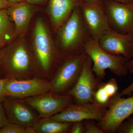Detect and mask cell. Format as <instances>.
Returning a JSON list of instances; mask_svg holds the SVG:
<instances>
[{
    "label": "cell",
    "mask_w": 133,
    "mask_h": 133,
    "mask_svg": "<svg viewBox=\"0 0 133 133\" xmlns=\"http://www.w3.org/2000/svg\"><path fill=\"white\" fill-rule=\"evenodd\" d=\"M87 55L63 57L51 79V92L66 95L78 79Z\"/></svg>",
    "instance_id": "5"
},
{
    "label": "cell",
    "mask_w": 133,
    "mask_h": 133,
    "mask_svg": "<svg viewBox=\"0 0 133 133\" xmlns=\"http://www.w3.org/2000/svg\"><path fill=\"white\" fill-rule=\"evenodd\" d=\"M41 118H50L59 113L74 101L70 95H59L51 92L23 99Z\"/></svg>",
    "instance_id": "9"
},
{
    "label": "cell",
    "mask_w": 133,
    "mask_h": 133,
    "mask_svg": "<svg viewBox=\"0 0 133 133\" xmlns=\"http://www.w3.org/2000/svg\"><path fill=\"white\" fill-rule=\"evenodd\" d=\"M101 81L94 74L92 61L87 55L77 81L67 94L71 96L77 104L93 103L94 95Z\"/></svg>",
    "instance_id": "7"
},
{
    "label": "cell",
    "mask_w": 133,
    "mask_h": 133,
    "mask_svg": "<svg viewBox=\"0 0 133 133\" xmlns=\"http://www.w3.org/2000/svg\"><path fill=\"white\" fill-rule=\"evenodd\" d=\"M33 57L36 76L50 81L63 57L52 42L47 26L37 19L33 36Z\"/></svg>",
    "instance_id": "1"
},
{
    "label": "cell",
    "mask_w": 133,
    "mask_h": 133,
    "mask_svg": "<svg viewBox=\"0 0 133 133\" xmlns=\"http://www.w3.org/2000/svg\"><path fill=\"white\" fill-rule=\"evenodd\" d=\"M69 133H85L84 121L73 122Z\"/></svg>",
    "instance_id": "24"
},
{
    "label": "cell",
    "mask_w": 133,
    "mask_h": 133,
    "mask_svg": "<svg viewBox=\"0 0 133 133\" xmlns=\"http://www.w3.org/2000/svg\"><path fill=\"white\" fill-rule=\"evenodd\" d=\"M7 12L10 18L14 23L15 35H23L33 16L32 6L22 3L13 4L10 6Z\"/></svg>",
    "instance_id": "16"
},
{
    "label": "cell",
    "mask_w": 133,
    "mask_h": 133,
    "mask_svg": "<svg viewBox=\"0 0 133 133\" xmlns=\"http://www.w3.org/2000/svg\"><path fill=\"white\" fill-rule=\"evenodd\" d=\"M101 48L115 56L130 60L133 57V35L118 33L111 29L102 34L98 41Z\"/></svg>",
    "instance_id": "14"
},
{
    "label": "cell",
    "mask_w": 133,
    "mask_h": 133,
    "mask_svg": "<svg viewBox=\"0 0 133 133\" xmlns=\"http://www.w3.org/2000/svg\"><path fill=\"white\" fill-rule=\"evenodd\" d=\"M0 70H1V69H0Z\"/></svg>",
    "instance_id": "36"
},
{
    "label": "cell",
    "mask_w": 133,
    "mask_h": 133,
    "mask_svg": "<svg viewBox=\"0 0 133 133\" xmlns=\"http://www.w3.org/2000/svg\"><path fill=\"white\" fill-rule=\"evenodd\" d=\"M84 1H98V0H84Z\"/></svg>",
    "instance_id": "34"
},
{
    "label": "cell",
    "mask_w": 133,
    "mask_h": 133,
    "mask_svg": "<svg viewBox=\"0 0 133 133\" xmlns=\"http://www.w3.org/2000/svg\"><path fill=\"white\" fill-rule=\"evenodd\" d=\"M84 122L85 133H104L97 124H95L91 120H85Z\"/></svg>",
    "instance_id": "23"
},
{
    "label": "cell",
    "mask_w": 133,
    "mask_h": 133,
    "mask_svg": "<svg viewBox=\"0 0 133 133\" xmlns=\"http://www.w3.org/2000/svg\"><path fill=\"white\" fill-rule=\"evenodd\" d=\"M26 127L9 122L0 128V133H25Z\"/></svg>",
    "instance_id": "20"
},
{
    "label": "cell",
    "mask_w": 133,
    "mask_h": 133,
    "mask_svg": "<svg viewBox=\"0 0 133 133\" xmlns=\"http://www.w3.org/2000/svg\"><path fill=\"white\" fill-rule=\"evenodd\" d=\"M127 66L129 72L133 74V57L132 59L128 60L127 63Z\"/></svg>",
    "instance_id": "29"
},
{
    "label": "cell",
    "mask_w": 133,
    "mask_h": 133,
    "mask_svg": "<svg viewBox=\"0 0 133 133\" xmlns=\"http://www.w3.org/2000/svg\"><path fill=\"white\" fill-rule=\"evenodd\" d=\"M132 92H133V82L131 84L123 89L120 92H118V94L119 96L122 97L125 95H130Z\"/></svg>",
    "instance_id": "27"
},
{
    "label": "cell",
    "mask_w": 133,
    "mask_h": 133,
    "mask_svg": "<svg viewBox=\"0 0 133 133\" xmlns=\"http://www.w3.org/2000/svg\"><path fill=\"white\" fill-rule=\"evenodd\" d=\"M85 52L91 59L93 71L99 80L104 79L108 69L118 77H125L129 73L127 66L128 59L107 52L91 37L86 44Z\"/></svg>",
    "instance_id": "4"
},
{
    "label": "cell",
    "mask_w": 133,
    "mask_h": 133,
    "mask_svg": "<svg viewBox=\"0 0 133 133\" xmlns=\"http://www.w3.org/2000/svg\"><path fill=\"white\" fill-rule=\"evenodd\" d=\"M79 8L91 37L98 42L102 34L110 29L103 4L100 0L83 1Z\"/></svg>",
    "instance_id": "10"
},
{
    "label": "cell",
    "mask_w": 133,
    "mask_h": 133,
    "mask_svg": "<svg viewBox=\"0 0 133 133\" xmlns=\"http://www.w3.org/2000/svg\"><path fill=\"white\" fill-rule=\"evenodd\" d=\"M57 32L58 49L63 57L85 53V48L91 37L79 6L72 11Z\"/></svg>",
    "instance_id": "2"
},
{
    "label": "cell",
    "mask_w": 133,
    "mask_h": 133,
    "mask_svg": "<svg viewBox=\"0 0 133 133\" xmlns=\"http://www.w3.org/2000/svg\"><path fill=\"white\" fill-rule=\"evenodd\" d=\"M111 1L124 3H133V0H111Z\"/></svg>",
    "instance_id": "31"
},
{
    "label": "cell",
    "mask_w": 133,
    "mask_h": 133,
    "mask_svg": "<svg viewBox=\"0 0 133 133\" xmlns=\"http://www.w3.org/2000/svg\"><path fill=\"white\" fill-rule=\"evenodd\" d=\"M103 6L111 29L121 34L133 35V3L106 0Z\"/></svg>",
    "instance_id": "8"
},
{
    "label": "cell",
    "mask_w": 133,
    "mask_h": 133,
    "mask_svg": "<svg viewBox=\"0 0 133 133\" xmlns=\"http://www.w3.org/2000/svg\"><path fill=\"white\" fill-rule=\"evenodd\" d=\"M133 114V96L122 98L117 93L111 100L104 116L97 124L104 133H115L122 123Z\"/></svg>",
    "instance_id": "6"
},
{
    "label": "cell",
    "mask_w": 133,
    "mask_h": 133,
    "mask_svg": "<svg viewBox=\"0 0 133 133\" xmlns=\"http://www.w3.org/2000/svg\"><path fill=\"white\" fill-rule=\"evenodd\" d=\"M107 109L94 102L82 104L72 102L62 111L50 118L61 122L73 123L88 120L99 122L104 116Z\"/></svg>",
    "instance_id": "12"
},
{
    "label": "cell",
    "mask_w": 133,
    "mask_h": 133,
    "mask_svg": "<svg viewBox=\"0 0 133 133\" xmlns=\"http://www.w3.org/2000/svg\"><path fill=\"white\" fill-rule=\"evenodd\" d=\"M27 2L29 4H35L37 3L41 2L44 0H26Z\"/></svg>",
    "instance_id": "33"
},
{
    "label": "cell",
    "mask_w": 133,
    "mask_h": 133,
    "mask_svg": "<svg viewBox=\"0 0 133 133\" xmlns=\"http://www.w3.org/2000/svg\"><path fill=\"white\" fill-rule=\"evenodd\" d=\"M8 2L12 4H17L21 3L24 0H6Z\"/></svg>",
    "instance_id": "32"
},
{
    "label": "cell",
    "mask_w": 133,
    "mask_h": 133,
    "mask_svg": "<svg viewBox=\"0 0 133 133\" xmlns=\"http://www.w3.org/2000/svg\"><path fill=\"white\" fill-rule=\"evenodd\" d=\"M73 123L56 121L51 118H41L33 127L37 133H69Z\"/></svg>",
    "instance_id": "17"
},
{
    "label": "cell",
    "mask_w": 133,
    "mask_h": 133,
    "mask_svg": "<svg viewBox=\"0 0 133 133\" xmlns=\"http://www.w3.org/2000/svg\"><path fill=\"white\" fill-rule=\"evenodd\" d=\"M25 133H37L33 127H26Z\"/></svg>",
    "instance_id": "30"
},
{
    "label": "cell",
    "mask_w": 133,
    "mask_h": 133,
    "mask_svg": "<svg viewBox=\"0 0 133 133\" xmlns=\"http://www.w3.org/2000/svg\"><path fill=\"white\" fill-rule=\"evenodd\" d=\"M9 122L2 102H0V128Z\"/></svg>",
    "instance_id": "25"
},
{
    "label": "cell",
    "mask_w": 133,
    "mask_h": 133,
    "mask_svg": "<svg viewBox=\"0 0 133 133\" xmlns=\"http://www.w3.org/2000/svg\"><path fill=\"white\" fill-rule=\"evenodd\" d=\"M111 99L103 87L101 81L94 95V102L100 106L108 108Z\"/></svg>",
    "instance_id": "19"
},
{
    "label": "cell",
    "mask_w": 133,
    "mask_h": 133,
    "mask_svg": "<svg viewBox=\"0 0 133 133\" xmlns=\"http://www.w3.org/2000/svg\"><path fill=\"white\" fill-rule=\"evenodd\" d=\"M7 10H0V44L2 46L12 39L15 35Z\"/></svg>",
    "instance_id": "18"
},
{
    "label": "cell",
    "mask_w": 133,
    "mask_h": 133,
    "mask_svg": "<svg viewBox=\"0 0 133 133\" xmlns=\"http://www.w3.org/2000/svg\"><path fill=\"white\" fill-rule=\"evenodd\" d=\"M102 84L105 90L111 98H112L118 93V86L115 79L111 78L107 83L102 82Z\"/></svg>",
    "instance_id": "21"
},
{
    "label": "cell",
    "mask_w": 133,
    "mask_h": 133,
    "mask_svg": "<svg viewBox=\"0 0 133 133\" xmlns=\"http://www.w3.org/2000/svg\"><path fill=\"white\" fill-rule=\"evenodd\" d=\"M8 78L0 79V102H2L5 97V88L6 84L8 80Z\"/></svg>",
    "instance_id": "26"
},
{
    "label": "cell",
    "mask_w": 133,
    "mask_h": 133,
    "mask_svg": "<svg viewBox=\"0 0 133 133\" xmlns=\"http://www.w3.org/2000/svg\"><path fill=\"white\" fill-rule=\"evenodd\" d=\"M119 133H133V116L124 121L120 125L116 131Z\"/></svg>",
    "instance_id": "22"
},
{
    "label": "cell",
    "mask_w": 133,
    "mask_h": 133,
    "mask_svg": "<svg viewBox=\"0 0 133 133\" xmlns=\"http://www.w3.org/2000/svg\"><path fill=\"white\" fill-rule=\"evenodd\" d=\"M0 68L3 78L22 79L36 76L33 54L23 43H17L1 51Z\"/></svg>",
    "instance_id": "3"
},
{
    "label": "cell",
    "mask_w": 133,
    "mask_h": 133,
    "mask_svg": "<svg viewBox=\"0 0 133 133\" xmlns=\"http://www.w3.org/2000/svg\"><path fill=\"white\" fill-rule=\"evenodd\" d=\"M83 1L50 0L48 13L54 31H57L70 16L74 10L80 6Z\"/></svg>",
    "instance_id": "15"
},
{
    "label": "cell",
    "mask_w": 133,
    "mask_h": 133,
    "mask_svg": "<svg viewBox=\"0 0 133 133\" xmlns=\"http://www.w3.org/2000/svg\"><path fill=\"white\" fill-rule=\"evenodd\" d=\"M2 45L0 44V56H1V48H2Z\"/></svg>",
    "instance_id": "35"
},
{
    "label": "cell",
    "mask_w": 133,
    "mask_h": 133,
    "mask_svg": "<svg viewBox=\"0 0 133 133\" xmlns=\"http://www.w3.org/2000/svg\"><path fill=\"white\" fill-rule=\"evenodd\" d=\"M50 81L35 76L27 79L9 78L5 88L6 96L24 99L50 92Z\"/></svg>",
    "instance_id": "11"
},
{
    "label": "cell",
    "mask_w": 133,
    "mask_h": 133,
    "mask_svg": "<svg viewBox=\"0 0 133 133\" xmlns=\"http://www.w3.org/2000/svg\"><path fill=\"white\" fill-rule=\"evenodd\" d=\"M10 122L24 127H34L41 118L23 99L6 96L2 102Z\"/></svg>",
    "instance_id": "13"
},
{
    "label": "cell",
    "mask_w": 133,
    "mask_h": 133,
    "mask_svg": "<svg viewBox=\"0 0 133 133\" xmlns=\"http://www.w3.org/2000/svg\"><path fill=\"white\" fill-rule=\"evenodd\" d=\"M10 4L11 3L6 0H0V10L10 6L12 5Z\"/></svg>",
    "instance_id": "28"
}]
</instances>
